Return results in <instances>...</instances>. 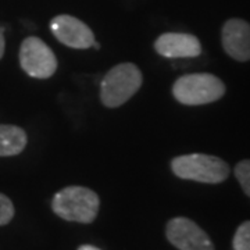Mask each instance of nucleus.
Instances as JSON below:
<instances>
[{
  "label": "nucleus",
  "mask_w": 250,
  "mask_h": 250,
  "mask_svg": "<svg viewBox=\"0 0 250 250\" xmlns=\"http://www.w3.org/2000/svg\"><path fill=\"white\" fill-rule=\"evenodd\" d=\"M171 170L181 179L202 184H221L229 175V166L217 156L192 153L171 161Z\"/></svg>",
  "instance_id": "7ed1b4c3"
},
{
  "label": "nucleus",
  "mask_w": 250,
  "mask_h": 250,
  "mask_svg": "<svg viewBox=\"0 0 250 250\" xmlns=\"http://www.w3.org/2000/svg\"><path fill=\"white\" fill-rule=\"evenodd\" d=\"M172 95L181 104L202 106L223 98L225 95V85L213 74H187L174 82Z\"/></svg>",
  "instance_id": "20e7f679"
},
{
  "label": "nucleus",
  "mask_w": 250,
  "mask_h": 250,
  "mask_svg": "<svg viewBox=\"0 0 250 250\" xmlns=\"http://www.w3.org/2000/svg\"><path fill=\"white\" fill-rule=\"evenodd\" d=\"M4 46H6V42H4V34H3V28L0 27V59H1L3 54H4Z\"/></svg>",
  "instance_id": "4468645a"
},
{
  "label": "nucleus",
  "mask_w": 250,
  "mask_h": 250,
  "mask_svg": "<svg viewBox=\"0 0 250 250\" xmlns=\"http://www.w3.org/2000/svg\"><path fill=\"white\" fill-rule=\"evenodd\" d=\"M50 29L59 42L72 49H89L95 43V35L78 18L60 14L50 21Z\"/></svg>",
  "instance_id": "0eeeda50"
},
{
  "label": "nucleus",
  "mask_w": 250,
  "mask_h": 250,
  "mask_svg": "<svg viewBox=\"0 0 250 250\" xmlns=\"http://www.w3.org/2000/svg\"><path fill=\"white\" fill-rule=\"evenodd\" d=\"M154 50L167 59H190L202 54V45L195 35L167 32L156 39Z\"/></svg>",
  "instance_id": "1a4fd4ad"
},
{
  "label": "nucleus",
  "mask_w": 250,
  "mask_h": 250,
  "mask_svg": "<svg viewBox=\"0 0 250 250\" xmlns=\"http://www.w3.org/2000/svg\"><path fill=\"white\" fill-rule=\"evenodd\" d=\"M233 250H250V221L241 224L233 236Z\"/></svg>",
  "instance_id": "f8f14e48"
},
{
  "label": "nucleus",
  "mask_w": 250,
  "mask_h": 250,
  "mask_svg": "<svg viewBox=\"0 0 250 250\" xmlns=\"http://www.w3.org/2000/svg\"><path fill=\"white\" fill-rule=\"evenodd\" d=\"M14 217V206L9 197L0 193V225L9 224Z\"/></svg>",
  "instance_id": "ddd939ff"
},
{
  "label": "nucleus",
  "mask_w": 250,
  "mask_h": 250,
  "mask_svg": "<svg viewBox=\"0 0 250 250\" xmlns=\"http://www.w3.org/2000/svg\"><path fill=\"white\" fill-rule=\"evenodd\" d=\"M235 177L239 181L243 192L250 197V159L239 161L235 167Z\"/></svg>",
  "instance_id": "9b49d317"
},
{
  "label": "nucleus",
  "mask_w": 250,
  "mask_h": 250,
  "mask_svg": "<svg viewBox=\"0 0 250 250\" xmlns=\"http://www.w3.org/2000/svg\"><path fill=\"white\" fill-rule=\"evenodd\" d=\"M100 200L96 192L83 187H68L59 190L52 200V208L65 221L90 224L99 213Z\"/></svg>",
  "instance_id": "f257e3e1"
},
{
  "label": "nucleus",
  "mask_w": 250,
  "mask_h": 250,
  "mask_svg": "<svg viewBox=\"0 0 250 250\" xmlns=\"http://www.w3.org/2000/svg\"><path fill=\"white\" fill-rule=\"evenodd\" d=\"M141 70L132 62H123L113 67L100 83V100L110 108L123 106L142 86Z\"/></svg>",
  "instance_id": "f03ea898"
},
{
  "label": "nucleus",
  "mask_w": 250,
  "mask_h": 250,
  "mask_svg": "<svg viewBox=\"0 0 250 250\" xmlns=\"http://www.w3.org/2000/svg\"><path fill=\"white\" fill-rule=\"evenodd\" d=\"M221 42L225 53L236 62L250 60V24L241 18H231L224 24Z\"/></svg>",
  "instance_id": "6e6552de"
},
{
  "label": "nucleus",
  "mask_w": 250,
  "mask_h": 250,
  "mask_svg": "<svg viewBox=\"0 0 250 250\" xmlns=\"http://www.w3.org/2000/svg\"><path fill=\"white\" fill-rule=\"evenodd\" d=\"M20 64L29 77L38 80L50 78L57 70V59L53 50L38 36H29L22 41Z\"/></svg>",
  "instance_id": "39448f33"
},
{
  "label": "nucleus",
  "mask_w": 250,
  "mask_h": 250,
  "mask_svg": "<svg viewBox=\"0 0 250 250\" xmlns=\"http://www.w3.org/2000/svg\"><path fill=\"white\" fill-rule=\"evenodd\" d=\"M93 47H95V49H100V45H99L98 42H95V43H93Z\"/></svg>",
  "instance_id": "dca6fc26"
},
{
  "label": "nucleus",
  "mask_w": 250,
  "mask_h": 250,
  "mask_svg": "<svg viewBox=\"0 0 250 250\" xmlns=\"http://www.w3.org/2000/svg\"><path fill=\"white\" fill-rule=\"evenodd\" d=\"M167 239L179 250H214L208 235L192 220L175 217L166 228Z\"/></svg>",
  "instance_id": "423d86ee"
},
{
  "label": "nucleus",
  "mask_w": 250,
  "mask_h": 250,
  "mask_svg": "<svg viewBox=\"0 0 250 250\" xmlns=\"http://www.w3.org/2000/svg\"><path fill=\"white\" fill-rule=\"evenodd\" d=\"M25 131L17 125H0V157L17 156L27 146Z\"/></svg>",
  "instance_id": "9d476101"
},
{
  "label": "nucleus",
  "mask_w": 250,
  "mask_h": 250,
  "mask_svg": "<svg viewBox=\"0 0 250 250\" xmlns=\"http://www.w3.org/2000/svg\"><path fill=\"white\" fill-rule=\"evenodd\" d=\"M78 250H100L96 246H92V245H82L78 248Z\"/></svg>",
  "instance_id": "2eb2a0df"
}]
</instances>
